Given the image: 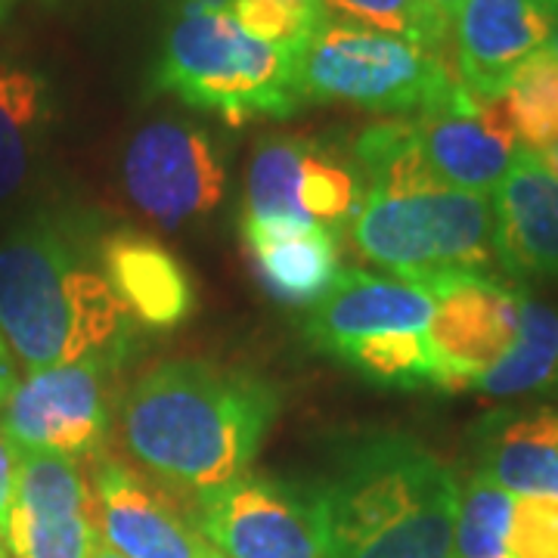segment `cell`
<instances>
[{"mask_svg": "<svg viewBox=\"0 0 558 558\" xmlns=\"http://www.w3.org/2000/svg\"><path fill=\"white\" fill-rule=\"evenodd\" d=\"M537 159L558 178V143L556 146H549V149H543V153H537Z\"/></svg>", "mask_w": 558, "mask_h": 558, "instance_id": "cell-34", "label": "cell"}, {"mask_svg": "<svg viewBox=\"0 0 558 558\" xmlns=\"http://www.w3.org/2000/svg\"><path fill=\"white\" fill-rule=\"evenodd\" d=\"M53 124V90L40 72L0 62V205L32 183Z\"/></svg>", "mask_w": 558, "mask_h": 558, "instance_id": "cell-20", "label": "cell"}, {"mask_svg": "<svg viewBox=\"0 0 558 558\" xmlns=\"http://www.w3.org/2000/svg\"><path fill=\"white\" fill-rule=\"evenodd\" d=\"M357 159V174L366 178V193H385V196H400V193H418L444 186L428 161L418 149L413 121H385L373 124L357 137L354 146Z\"/></svg>", "mask_w": 558, "mask_h": 558, "instance_id": "cell-22", "label": "cell"}, {"mask_svg": "<svg viewBox=\"0 0 558 558\" xmlns=\"http://www.w3.org/2000/svg\"><path fill=\"white\" fill-rule=\"evenodd\" d=\"M478 475L512 497L558 499V410H499L475 432Z\"/></svg>", "mask_w": 558, "mask_h": 558, "instance_id": "cell-19", "label": "cell"}, {"mask_svg": "<svg viewBox=\"0 0 558 558\" xmlns=\"http://www.w3.org/2000/svg\"><path fill=\"white\" fill-rule=\"evenodd\" d=\"M10 558H90L100 531L81 459L20 453L16 487L0 524Z\"/></svg>", "mask_w": 558, "mask_h": 558, "instance_id": "cell-11", "label": "cell"}, {"mask_svg": "<svg viewBox=\"0 0 558 558\" xmlns=\"http://www.w3.org/2000/svg\"><path fill=\"white\" fill-rule=\"evenodd\" d=\"M299 84L304 100L418 116L447 100L462 81L438 50L326 20L301 53Z\"/></svg>", "mask_w": 558, "mask_h": 558, "instance_id": "cell-6", "label": "cell"}, {"mask_svg": "<svg viewBox=\"0 0 558 558\" xmlns=\"http://www.w3.org/2000/svg\"><path fill=\"white\" fill-rule=\"evenodd\" d=\"M13 3H16V0H0V13H7V10H10Z\"/></svg>", "mask_w": 558, "mask_h": 558, "instance_id": "cell-38", "label": "cell"}, {"mask_svg": "<svg viewBox=\"0 0 558 558\" xmlns=\"http://www.w3.org/2000/svg\"><path fill=\"white\" fill-rule=\"evenodd\" d=\"M277 413L274 381L205 360H168L134 385L124 440L159 484L199 502L248 475Z\"/></svg>", "mask_w": 558, "mask_h": 558, "instance_id": "cell-1", "label": "cell"}, {"mask_svg": "<svg viewBox=\"0 0 558 558\" xmlns=\"http://www.w3.org/2000/svg\"><path fill=\"white\" fill-rule=\"evenodd\" d=\"M218 558H223V556H218Z\"/></svg>", "mask_w": 558, "mask_h": 558, "instance_id": "cell-39", "label": "cell"}, {"mask_svg": "<svg viewBox=\"0 0 558 558\" xmlns=\"http://www.w3.org/2000/svg\"><path fill=\"white\" fill-rule=\"evenodd\" d=\"M227 10L252 38L295 53H304L319 25L329 20L319 0H230Z\"/></svg>", "mask_w": 558, "mask_h": 558, "instance_id": "cell-29", "label": "cell"}, {"mask_svg": "<svg viewBox=\"0 0 558 558\" xmlns=\"http://www.w3.org/2000/svg\"><path fill=\"white\" fill-rule=\"evenodd\" d=\"M116 366L78 360L32 369L0 407V432L16 453L97 457L109 435V388Z\"/></svg>", "mask_w": 558, "mask_h": 558, "instance_id": "cell-7", "label": "cell"}, {"mask_svg": "<svg viewBox=\"0 0 558 558\" xmlns=\"http://www.w3.org/2000/svg\"><path fill=\"white\" fill-rule=\"evenodd\" d=\"M509 553L512 558H558V499H515Z\"/></svg>", "mask_w": 558, "mask_h": 558, "instance_id": "cell-30", "label": "cell"}, {"mask_svg": "<svg viewBox=\"0 0 558 558\" xmlns=\"http://www.w3.org/2000/svg\"><path fill=\"white\" fill-rule=\"evenodd\" d=\"M121 178L131 202L165 230L205 218L227 193V168L215 140L178 119L140 128L124 149Z\"/></svg>", "mask_w": 558, "mask_h": 558, "instance_id": "cell-9", "label": "cell"}, {"mask_svg": "<svg viewBox=\"0 0 558 558\" xmlns=\"http://www.w3.org/2000/svg\"><path fill=\"white\" fill-rule=\"evenodd\" d=\"M0 336L28 373L78 360L119 369L137 319L69 230L38 218L0 240Z\"/></svg>", "mask_w": 558, "mask_h": 558, "instance_id": "cell-2", "label": "cell"}, {"mask_svg": "<svg viewBox=\"0 0 558 558\" xmlns=\"http://www.w3.org/2000/svg\"><path fill=\"white\" fill-rule=\"evenodd\" d=\"M90 558H124L121 556V553H116V549H112V546H106V543H97V549H94V556Z\"/></svg>", "mask_w": 558, "mask_h": 558, "instance_id": "cell-35", "label": "cell"}, {"mask_svg": "<svg viewBox=\"0 0 558 558\" xmlns=\"http://www.w3.org/2000/svg\"><path fill=\"white\" fill-rule=\"evenodd\" d=\"M16 469H20V453L13 450V444L0 432V524L7 519V506L13 499L16 487Z\"/></svg>", "mask_w": 558, "mask_h": 558, "instance_id": "cell-31", "label": "cell"}, {"mask_svg": "<svg viewBox=\"0 0 558 558\" xmlns=\"http://www.w3.org/2000/svg\"><path fill=\"white\" fill-rule=\"evenodd\" d=\"M515 499L519 497L475 472L459 490L453 558H512L509 531Z\"/></svg>", "mask_w": 558, "mask_h": 558, "instance_id": "cell-26", "label": "cell"}, {"mask_svg": "<svg viewBox=\"0 0 558 558\" xmlns=\"http://www.w3.org/2000/svg\"><path fill=\"white\" fill-rule=\"evenodd\" d=\"M100 267L137 326L171 332L196 311V286L174 252L137 230H116L100 242Z\"/></svg>", "mask_w": 558, "mask_h": 558, "instance_id": "cell-17", "label": "cell"}, {"mask_svg": "<svg viewBox=\"0 0 558 558\" xmlns=\"http://www.w3.org/2000/svg\"><path fill=\"white\" fill-rule=\"evenodd\" d=\"M481 395L497 400L558 395V307L521 299L519 339L512 351L478 381Z\"/></svg>", "mask_w": 558, "mask_h": 558, "instance_id": "cell-21", "label": "cell"}, {"mask_svg": "<svg viewBox=\"0 0 558 558\" xmlns=\"http://www.w3.org/2000/svg\"><path fill=\"white\" fill-rule=\"evenodd\" d=\"M0 558H10V549H7V543H3V534H0Z\"/></svg>", "mask_w": 558, "mask_h": 558, "instance_id": "cell-37", "label": "cell"}, {"mask_svg": "<svg viewBox=\"0 0 558 558\" xmlns=\"http://www.w3.org/2000/svg\"><path fill=\"white\" fill-rule=\"evenodd\" d=\"M459 3H462V0H428V7H435L440 16L450 22V25H453V16H457Z\"/></svg>", "mask_w": 558, "mask_h": 558, "instance_id": "cell-33", "label": "cell"}, {"mask_svg": "<svg viewBox=\"0 0 558 558\" xmlns=\"http://www.w3.org/2000/svg\"><path fill=\"white\" fill-rule=\"evenodd\" d=\"M336 360L381 388H435V360L425 332H381L344 344Z\"/></svg>", "mask_w": 558, "mask_h": 558, "instance_id": "cell-25", "label": "cell"}, {"mask_svg": "<svg viewBox=\"0 0 558 558\" xmlns=\"http://www.w3.org/2000/svg\"><path fill=\"white\" fill-rule=\"evenodd\" d=\"M196 524L223 558H329L319 487L242 475L196 502Z\"/></svg>", "mask_w": 558, "mask_h": 558, "instance_id": "cell-8", "label": "cell"}, {"mask_svg": "<svg viewBox=\"0 0 558 558\" xmlns=\"http://www.w3.org/2000/svg\"><path fill=\"white\" fill-rule=\"evenodd\" d=\"M301 53L252 38L230 10H180L156 65V87L227 124L289 119L304 102Z\"/></svg>", "mask_w": 558, "mask_h": 558, "instance_id": "cell-4", "label": "cell"}, {"mask_svg": "<svg viewBox=\"0 0 558 558\" xmlns=\"http://www.w3.org/2000/svg\"><path fill=\"white\" fill-rule=\"evenodd\" d=\"M311 140L267 137L255 146L245 180V218L311 220L301 211V165Z\"/></svg>", "mask_w": 558, "mask_h": 558, "instance_id": "cell-24", "label": "cell"}, {"mask_svg": "<svg viewBox=\"0 0 558 558\" xmlns=\"http://www.w3.org/2000/svg\"><path fill=\"white\" fill-rule=\"evenodd\" d=\"M299 202L307 218L329 230L341 220L354 218L363 202L357 168L339 159L332 149L307 143L304 165H301Z\"/></svg>", "mask_w": 558, "mask_h": 558, "instance_id": "cell-28", "label": "cell"}, {"mask_svg": "<svg viewBox=\"0 0 558 558\" xmlns=\"http://www.w3.org/2000/svg\"><path fill=\"white\" fill-rule=\"evenodd\" d=\"M435 314L428 282L341 270L332 289L311 307L304 336L319 354L336 357L344 344L381 332H425Z\"/></svg>", "mask_w": 558, "mask_h": 558, "instance_id": "cell-15", "label": "cell"}, {"mask_svg": "<svg viewBox=\"0 0 558 558\" xmlns=\"http://www.w3.org/2000/svg\"><path fill=\"white\" fill-rule=\"evenodd\" d=\"M499 267L512 277L558 279V178L521 149L494 190Z\"/></svg>", "mask_w": 558, "mask_h": 558, "instance_id": "cell-16", "label": "cell"}, {"mask_svg": "<svg viewBox=\"0 0 558 558\" xmlns=\"http://www.w3.org/2000/svg\"><path fill=\"white\" fill-rule=\"evenodd\" d=\"M97 531L124 558H218L186 509L159 481L137 475L121 459H102L94 469Z\"/></svg>", "mask_w": 558, "mask_h": 558, "instance_id": "cell-13", "label": "cell"}, {"mask_svg": "<svg viewBox=\"0 0 558 558\" xmlns=\"http://www.w3.org/2000/svg\"><path fill=\"white\" fill-rule=\"evenodd\" d=\"M326 16L344 25H360L369 32L413 40L428 50H447L450 22L440 16L428 0H319Z\"/></svg>", "mask_w": 558, "mask_h": 558, "instance_id": "cell-27", "label": "cell"}, {"mask_svg": "<svg viewBox=\"0 0 558 558\" xmlns=\"http://www.w3.org/2000/svg\"><path fill=\"white\" fill-rule=\"evenodd\" d=\"M428 286L435 314L425 336L435 360V388H478L519 339L524 292L484 274H453L428 279Z\"/></svg>", "mask_w": 558, "mask_h": 558, "instance_id": "cell-10", "label": "cell"}, {"mask_svg": "<svg viewBox=\"0 0 558 558\" xmlns=\"http://www.w3.org/2000/svg\"><path fill=\"white\" fill-rule=\"evenodd\" d=\"M16 385L13 379V360H10V348H7V341L0 336V407H3V400L10 395V388Z\"/></svg>", "mask_w": 558, "mask_h": 558, "instance_id": "cell-32", "label": "cell"}, {"mask_svg": "<svg viewBox=\"0 0 558 558\" xmlns=\"http://www.w3.org/2000/svg\"><path fill=\"white\" fill-rule=\"evenodd\" d=\"M502 109L521 149L543 153L558 143V57L543 47L515 69L502 90Z\"/></svg>", "mask_w": 558, "mask_h": 558, "instance_id": "cell-23", "label": "cell"}, {"mask_svg": "<svg viewBox=\"0 0 558 558\" xmlns=\"http://www.w3.org/2000/svg\"><path fill=\"white\" fill-rule=\"evenodd\" d=\"M413 131L432 174L444 186L481 196L497 190L521 153L502 100L475 97L465 84L444 102L418 112Z\"/></svg>", "mask_w": 558, "mask_h": 558, "instance_id": "cell-12", "label": "cell"}, {"mask_svg": "<svg viewBox=\"0 0 558 558\" xmlns=\"http://www.w3.org/2000/svg\"><path fill=\"white\" fill-rule=\"evenodd\" d=\"M351 240L363 258L381 264L391 277L416 282L502 270L494 199L453 186L400 196L363 193Z\"/></svg>", "mask_w": 558, "mask_h": 558, "instance_id": "cell-5", "label": "cell"}, {"mask_svg": "<svg viewBox=\"0 0 558 558\" xmlns=\"http://www.w3.org/2000/svg\"><path fill=\"white\" fill-rule=\"evenodd\" d=\"M319 502L329 558H453L457 478L403 435L351 447Z\"/></svg>", "mask_w": 558, "mask_h": 558, "instance_id": "cell-3", "label": "cell"}, {"mask_svg": "<svg viewBox=\"0 0 558 558\" xmlns=\"http://www.w3.org/2000/svg\"><path fill=\"white\" fill-rule=\"evenodd\" d=\"M242 245L264 292L279 304H317L339 279V242L314 220L242 218Z\"/></svg>", "mask_w": 558, "mask_h": 558, "instance_id": "cell-18", "label": "cell"}, {"mask_svg": "<svg viewBox=\"0 0 558 558\" xmlns=\"http://www.w3.org/2000/svg\"><path fill=\"white\" fill-rule=\"evenodd\" d=\"M546 47H549V50H553V53L558 57V28L553 32V38H549V44H546Z\"/></svg>", "mask_w": 558, "mask_h": 558, "instance_id": "cell-36", "label": "cell"}, {"mask_svg": "<svg viewBox=\"0 0 558 558\" xmlns=\"http://www.w3.org/2000/svg\"><path fill=\"white\" fill-rule=\"evenodd\" d=\"M558 28V0H462L450 25L459 81L484 100H499L521 62Z\"/></svg>", "mask_w": 558, "mask_h": 558, "instance_id": "cell-14", "label": "cell"}]
</instances>
